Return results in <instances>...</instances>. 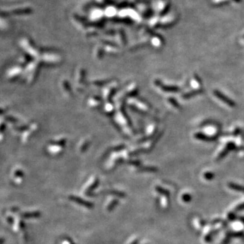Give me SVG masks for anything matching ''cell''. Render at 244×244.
I'll return each instance as SVG.
<instances>
[{
	"label": "cell",
	"mask_w": 244,
	"mask_h": 244,
	"mask_svg": "<svg viewBox=\"0 0 244 244\" xmlns=\"http://www.w3.org/2000/svg\"><path fill=\"white\" fill-rule=\"evenodd\" d=\"M214 94H215V96L217 98H218L220 100H222V101H223L224 103H226L227 105L230 106V107H234V106L235 105V102H233V100L229 99V98H227L226 96H224L223 94H222L221 92L218 91V90H215L214 92Z\"/></svg>",
	"instance_id": "cell-2"
},
{
	"label": "cell",
	"mask_w": 244,
	"mask_h": 244,
	"mask_svg": "<svg viewBox=\"0 0 244 244\" xmlns=\"http://www.w3.org/2000/svg\"><path fill=\"white\" fill-rule=\"evenodd\" d=\"M195 137L197 138V139L202 140H206V141H208V140H212V138L208 137V136H206V135H204L203 134H201V133H197V134H195Z\"/></svg>",
	"instance_id": "cell-6"
},
{
	"label": "cell",
	"mask_w": 244,
	"mask_h": 244,
	"mask_svg": "<svg viewBox=\"0 0 244 244\" xmlns=\"http://www.w3.org/2000/svg\"><path fill=\"white\" fill-rule=\"evenodd\" d=\"M156 191H157L158 193H160V194H162L163 195L168 196V195H169V192L168 191L163 189H162V188H161L160 187H156Z\"/></svg>",
	"instance_id": "cell-8"
},
{
	"label": "cell",
	"mask_w": 244,
	"mask_h": 244,
	"mask_svg": "<svg viewBox=\"0 0 244 244\" xmlns=\"http://www.w3.org/2000/svg\"><path fill=\"white\" fill-rule=\"evenodd\" d=\"M106 193H108V194H111V195H115L117 197H126V194H124V193L120 192V191H107L106 192Z\"/></svg>",
	"instance_id": "cell-5"
},
{
	"label": "cell",
	"mask_w": 244,
	"mask_h": 244,
	"mask_svg": "<svg viewBox=\"0 0 244 244\" xmlns=\"http://www.w3.org/2000/svg\"><path fill=\"white\" fill-rule=\"evenodd\" d=\"M68 240H69V244H75L72 240L70 239H68Z\"/></svg>",
	"instance_id": "cell-12"
},
{
	"label": "cell",
	"mask_w": 244,
	"mask_h": 244,
	"mask_svg": "<svg viewBox=\"0 0 244 244\" xmlns=\"http://www.w3.org/2000/svg\"><path fill=\"white\" fill-rule=\"evenodd\" d=\"M69 200L71 201H73V202L79 204V205L83 206L84 207H86V208H88V209H92L94 207V204L92 203L84 200H83V199H81L80 197H75V196H73V195L69 196Z\"/></svg>",
	"instance_id": "cell-1"
},
{
	"label": "cell",
	"mask_w": 244,
	"mask_h": 244,
	"mask_svg": "<svg viewBox=\"0 0 244 244\" xmlns=\"http://www.w3.org/2000/svg\"><path fill=\"white\" fill-rule=\"evenodd\" d=\"M205 177L206 178L210 179V178H212V177H213V174H212H212L211 173H206Z\"/></svg>",
	"instance_id": "cell-10"
},
{
	"label": "cell",
	"mask_w": 244,
	"mask_h": 244,
	"mask_svg": "<svg viewBox=\"0 0 244 244\" xmlns=\"http://www.w3.org/2000/svg\"><path fill=\"white\" fill-rule=\"evenodd\" d=\"M229 187L231 188V189H235V191H238L244 193V187L233 184V183H230V184H229Z\"/></svg>",
	"instance_id": "cell-7"
},
{
	"label": "cell",
	"mask_w": 244,
	"mask_h": 244,
	"mask_svg": "<svg viewBox=\"0 0 244 244\" xmlns=\"http://www.w3.org/2000/svg\"><path fill=\"white\" fill-rule=\"evenodd\" d=\"M20 216L24 218L29 219V218H37L40 217L41 212L39 211L32 212H25V213H22Z\"/></svg>",
	"instance_id": "cell-3"
},
{
	"label": "cell",
	"mask_w": 244,
	"mask_h": 244,
	"mask_svg": "<svg viewBox=\"0 0 244 244\" xmlns=\"http://www.w3.org/2000/svg\"><path fill=\"white\" fill-rule=\"evenodd\" d=\"M5 242L4 237H0V244H4Z\"/></svg>",
	"instance_id": "cell-11"
},
{
	"label": "cell",
	"mask_w": 244,
	"mask_h": 244,
	"mask_svg": "<svg viewBox=\"0 0 244 244\" xmlns=\"http://www.w3.org/2000/svg\"><path fill=\"white\" fill-rule=\"evenodd\" d=\"M139 239H134V240H132L130 243H129L128 244H139Z\"/></svg>",
	"instance_id": "cell-9"
},
{
	"label": "cell",
	"mask_w": 244,
	"mask_h": 244,
	"mask_svg": "<svg viewBox=\"0 0 244 244\" xmlns=\"http://www.w3.org/2000/svg\"><path fill=\"white\" fill-rule=\"evenodd\" d=\"M119 203V201L117 200H113L111 202L108 204V206L107 207V209L108 212L112 211L113 209L115 208V207L117 206V204Z\"/></svg>",
	"instance_id": "cell-4"
}]
</instances>
